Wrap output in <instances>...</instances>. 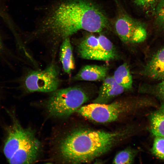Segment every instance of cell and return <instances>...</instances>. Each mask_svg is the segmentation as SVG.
Instances as JSON below:
<instances>
[{
    "label": "cell",
    "mask_w": 164,
    "mask_h": 164,
    "mask_svg": "<svg viewBox=\"0 0 164 164\" xmlns=\"http://www.w3.org/2000/svg\"><path fill=\"white\" fill-rule=\"evenodd\" d=\"M131 128L114 132L84 129L72 131L60 141L58 151L65 162H91L110 150L115 145L130 135Z\"/></svg>",
    "instance_id": "6da1fadb"
},
{
    "label": "cell",
    "mask_w": 164,
    "mask_h": 164,
    "mask_svg": "<svg viewBox=\"0 0 164 164\" xmlns=\"http://www.w3.org/2000/svg\"><path fill=\"white\" fill-rule=\"evenodd\" d=\"M10 115L12 122L7 129L4 155L10 164L33 163L39 155L40 142L32 130L23 128L14 115Z\"/></svg>",
    "instance_id": "7a4b0ae2"
},
{
    "label": "cell",
    "mask_w": 164,
    "mask_h": 164,
    "mask_svg": "<svg viewBox=\"0 0 164 164\" xmlns=\"http://www.w3.org/2000/svg\"><path fill=\"white\" fill-rule=\"evenodd\" d=\"M65 12L67 29L70 36L80 30L100 32L107 26L108 20L102 12L84 0H65Z\"/></svg>",
    "instance_id": "3957f363"
},
{
    "label": "cell",
    "mask_w": 164,
    "mask_h": 164,
    "mask_svg": "<svg viewBox=\"0 0 164 164\" xmlns=\"http://www.w3.org/2000/svg\"><path fill=\"white\" fill-rule=\"evenodd\" d=\"M155 101L144 97L130 101H117L111 104L93 103L81 106L77 111L83 117L99 123L115 121L129 113L155 107Z\"/></svg>",
    "instance_id": "277c9868"
},
{
    "label": "cell",
    "mask_w": 164,
    "mask_h": 164,
    "mask_svg": "<svg viewBox=\"0 0 164 164\" xmlns=\"http://www.w3.org/2000/svg\"><path fill=\"white\" fill-rule=\"evenodd\" d=\"M51 93L46 101V108L50 115L54 117L69 116L89 99L86 93L78 87L57 89Z\"/></svg>",
    "instance_id": "5b68a950"
},
{
    "label": "cell",
    "mask_w": 164,
    "mask_h": 164,
    "mask_svg": "<svg viewBox=\"0 0 164 164\" xmlns=\"http://www.w3.org/2000/svg\"><path fill=\"white\" fill-rule=\"evenodd\" d=\"M59 70L53 63L43 70H33L25 77L23 86L28 92H52L60 82Z\"/></svg>",
    "instance_id": "8992f818"
},
{
    "label": "cell",
    "mask_w": 164,
    "mask_h": 164,
    "mask_svg": "<svg viewBox=\"0 0 164 164\" xmlns=\"http://www.w3.org/2000/svg\"><path fill=\"white\" fill-rule=\"evenodd\" d=\"M77 52L80 57L87 60L109 61L116 56L112 43L103 35L86 38L78 44Z\"/></svg>",
    "instance_id": "52a82bcc"
},
{
    "label": "cell",
    "mask_w": 164,
    "mask_h": 164,
    "mask_svg": "<svg viewBox=\"0 0 164 164\" xmlns=\"http://www.w3.org/2000/svg\"><path fill=\"white\" fill-rule=\"evenodd\" d=\"M116 31L124 42L136 43L144 41L147 37V32L140 23L126 15L120 16L115 25Z\"/></svg>",
    "instance_id": "ba28073f"
},
{
    "label": "cell",
    "mask_w": 164,
    "mask_h": 164,
    "mask_svg": "<svg viewBox=\"0 0 164 164\" xmlns=\"http://www.w3.org/2000/svg\"><path fill=\"white\" fill-rule=\"evenodd\" d=\"M141 72L149 79L161 81L164 80V46L153 54Z\"/></svg>",
    "instance_id": "9c48e42d"
},
{
    "label": "cell",
    "mask_w": 164,
    "mask_h": 164,
    "mask_svg": "<svg viewBox=\"0 0 164 164\" xmlns=\"http://www.w3.org/2000/svg\"><path fill=\"white\" fill-rule=\"evenodd\" d=\"M108 70L105 66L89 65L83 67L74 77V80L94 81L104 80Z\"/></svg>",
    "instance_id": "30bf717a"
},
{
    "label": "cell",
    "mask_w": 164,
    "mask_h": 164,
    "mask_svg": "<svg viewBox=\"0 0 164 164\" xmlns=\"http://www.w3.org/2000/svg\"><path fill=\"white\" fill-rule=\"evenodd\" d=\"M149 130L155 137H164V101L149 117Z\"/></svg>",
    "instance_id": "8fae6325"
},
{
    "label": "cell",
    "mask_w": 164,
    "mask_h": 164,
    "mask_svg": "<svg viewBox=\"0 0 164 164\" xmlns=\"http://www.w3.org/2000/svg\"><path fill=\"white\" fill-rule=\"evenodd\" d=\"M59 55L64 71L70 74L74 68L75 62L72 47L69 37L64 39L61 43Z\"/></svg>",
    "instance_id": "7c38bea8"
},
{
    "label": "cell",
    "mask_w": 164,
    "mask_h": 164,
    "mask_svg": "<svg viewBox=\"0 0 164 164\" xmlns=\"http://www.w3.org/2000/svg\"><path fill=\"white\" fill-rule=\"evenodd\" d=\"M113 77L115 82L123 87L125 90L132 89V78L126 63L119 66L114 71Z\"/></svg>",
    "instance_id": "4fadbf2b"
},
{
    "label": "cell",
    "mask_w": 164,
    "mask_h": 164,
    "mask_svg": "<svg viewBox=\"0 0 164 164\" xmlns=\"http://www.w3.org/2000/svg\"><path fill=\"white\" fill-rule=\"evenodd\" d=\"M125 89L115 82L111 87L102 91H99L98 95L93 103L106 104L114 97L123 93Z\"/></svg>",
    "instance_id": "5bb4252c"
},
{
    "label": "cell",
    "mask_w": 164,
    "mask_h": 164,
    "mask_svg": "<svg viewBox=\"0 0 164 164\" xmlns=\"http://www.w3.org/2000/svg\"><path fill=\"white\" fill-rule=\"evenodd\" d=\"M138 153L137 150L127 148L119 152L113 160V164H132L134 162Z\"/></svg>",
    "instance_id": "9a60e30c"
},
{
    "label": "cell",
    "mask_w": 164,
    "mask_h": 164,
    "mask_svg": "<svg viewBox=\"0 0 164 164\" xmlns=\"http://www.w3.org/2000/svg\"><path fill=\"white\" fill-rule=\"evenodd\" d=\"M140 91L145 94L155 96L164 101V80L156 84L143 85L140 89Z\"/></svg>",
    "instance_id": "2e32d148"
},
{
    "label": "cell",
    "mask_w": 164,
    "mask_h": 164,
    "mask_svg": "<svg viewBox=\"0 0 164 164\" xmlns=\"http://www.w3.org/2000/svg\"><path fill=\"white\" fill-rule=\"evenodd\" d=\"M151 152L157 158L164 160V137H155Z\"/></svg>",
    "instance_id": "e0dca14e"
},
{
    "label": "cell",
    "mask_w": 164,
    "mask_h": 164,
    "mask_svg": "<svg viewBox=\"0 0 164 164\" xmlns=\"http://www.w3.org/2000/svg\"><path fill=\"white\" fill-rule=\"evenodd\" d=\"M157 23L161 28L164 29V0H160L155 10Z\"/></svg>",
    "instance_id": "ac0fdd59"
},
{
    "label": "cell",
    "mask_w": 164,
    "mask_h": 164,
    "mask_svg": "<svg viewBox=\"0 0 164 164\" xmlns=\"http://www.w3.org/2000/svg\"><path fill=\"white\" fill-rule=\"evenodd\" d=\"M159 0H135L137 5L146 9L152 8Z\"/></svg>",
    "instance_id": "d6986e66"
},
{
    "label": "cell",
    "mask_w": 164,
    "mask_h": 164,
    "mask_svg": "<svg viewBox=\"0 0 164 164\" xmlns=\"http://www.w3.org/2000/svg\"><path fill=\"white\" fill-rule=\"evenodd\" d=\"M4 49V46L0 37V53L3 52Z\"/></svg>",
    "instance_id": "ffe728a7"
}]
</instances>
